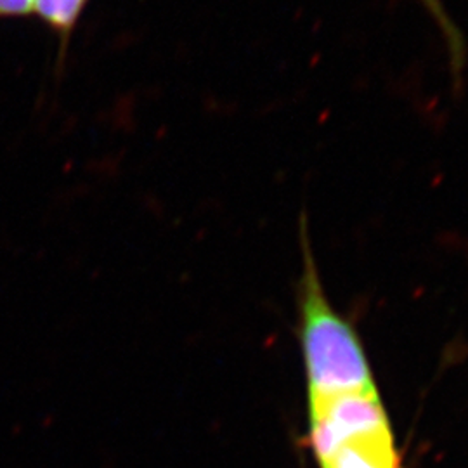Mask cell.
<instances>
[{"label": "cell", "mask_w": 468, "mask_h": 468, "mask_svg": "<svg viewBox=\"0 0 468 468\" xmlns=\"http://www.w3.org/2000/svg\"><path fill=\"white\" fill-rule=\"evenodd\" d=\"M305 243V274L302 290V344L311 387V399L373 390L368 361L351 330L335 314L323 295L314 261Z\"/></svg>", "instance_id": "1"}, {"label": "cell", "mask_w": 468, "mask_h": 468, "mask_svg": "<svg viewBox=\"0 0 468 468\" xmlns=\"http://www.w3.org/2000/svg\"><path fill=\"white\" fill-rule=\"evenodd\" d=\"M89 4L90 0H37L34 17L58 38L59 61H63L69 40Z\"/></svg>", "instance_id": "4"}, {"label": "cell", "mask_w": 468, "mask_h": 468, "mask_svg": "<svg viewBox=\"0 0 468 468\" xmlns=\"http://www.w3.org/2000/svg\"><path fill=\"white\" fill-rule=\"evenodd\" d=\"M420 4L425 7L429 16L434 19L448 49L452 79L456 84H460L463 71L467 68V42L463 38V34L454 23L452 15L448 13L442 0H420Z\"/></svg>", "instance_id": "5"}, {"label": "cell", "mask_w": 468, "mask_h": 468, "mask_svg": "<svg viewBox=\"0 0 468 468\" xmlns=\"http://www.w3.org/2000/svg\"><path fill=\"white\" fill-rule=\"evenodd\" d=\"M323 468H399L392 432L354 437L319 458Z\"/></svg>", "instance_id": "3"}, {"label": "cell", "mask_w": 468, "mask_h": 468, "mask_svg": "<svg viewBox=\"0 0 468 468\" xmlns=\"http://www.w3.org/2000/svg\"><path fill=\"white\" fill-rule=\"evenodd\" d=\"M390 431L377 388L311 399V437L318 458L346 441Z\"/></svg>", "instance_id": "2"}, {"label": "cell", "mask_w": 468, "mask_h": 468, "mask_svg": "<svg viewBox=\"0 0 468 468\" xmlns=\"http://www.w3.org/2000/svg\"><path fill=\"white\" fill-rule=\"evenodd\" d=\"M37 0H0V19L34 17Z\"/></svg>", "instance_id": "6"}]
</instances>
